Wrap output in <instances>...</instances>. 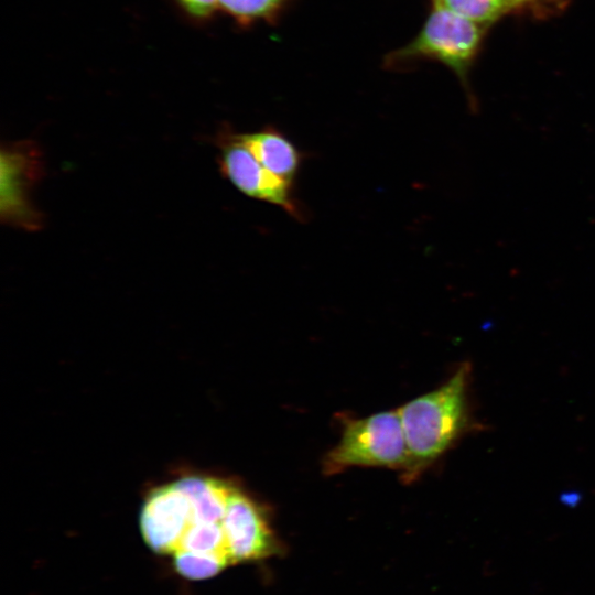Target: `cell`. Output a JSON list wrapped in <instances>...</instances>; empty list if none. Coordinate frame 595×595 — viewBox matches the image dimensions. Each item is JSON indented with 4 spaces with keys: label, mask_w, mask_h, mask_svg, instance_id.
I'll use <instances>...</instances> for the list:
<instances>
[{
    "label": "cell",
    "mask_w": 595,
    "mask_h": 595,
    "mask_svg": "<svg viewBox=\"0 0 595 595\" xmlns=\"http://www.w3.org/2000/svg\"><path fill=\"white\" fill-rule=\"evenodd\" d=\"M470 382L472 367L463 363L442 386L398 409L408 450L404 483L414 482L475 426Z\"/></svg>",
    "instance_id": "cell-1"
},
{
    "label": "cell",
    "mask_w": 595,
    "mask_h": 595,
    "mask_svg": "<svg viewBox=\"0 0 595 595\" xmlns=\"http://www.w3.org/2000/svg\"><path fill=\"white\" fill-rule=\"evenodd\" d=\"M407 459L399 410H391L343 421L342 436L326 454L323 469L326 475L338 474L349 467H386L401 473Z\"/></svg>",
    "instance_id": "cell-2"
},
{
    "label": "cell",
    "mask_w": 595,
    "mask_h": 595,
    "mask_svg": "<svg viewBox=\"0 0 595 595\" xmlns=\"http://www.w3.org/2000/svg\"><path fill=\"white\" fill-rule=\"evenodd\" d=\"M482 36V24L435 6L416 39L393 56L396 61L418 56L433 57L464 76Z\"/></svg>",
    "instance_id": "cell-3"
},
{
    "label": "cell",
    "mask_w": 595,
    "mask_h": 595,
    "mask_svg": "<svg viewBox=\"0 0 595 595\" xmlns=\"http://www.w3.org/2000/svg\"><path fill=\"white\" fill-rule=\"evenodd\" d=\"M220 170L245 195L277 205L295 219H304L303 212L293 195V184L268 171L239 134L223 139Z\"/></svg>",
    "instance_id": "cell-4"
},
{
    "label": "cell",
    "mask_w": 595,
    "mask_h": 595,
    "mask_svg": "<svg viewBox=\"0 0 595 595\" xmlns=\"http://www.w3.org/2000/svg\"><path fill=\"white\" fill-rule=\"evenodd\" d=\"M221 526L231 563L264 559L279 549L263 509L236 487L228 498Z\"/></svg>",
    "instance_id": "cell-5"
},
{
    "label": "cell",
    "mask_w": 595,
    "mask_h": 595,
    "mask_svg": "<svg viewBox=\"0 0 595 595\" xmlns=\"http://www.w3.org/2000/svg\"><path fill=\"white\" fill-rule=\"evenodd\" d=\"M193 522L192 505L175 483L153 490L140 516L143 540L159 554H174Z\"/></svg>",
    "instance_id": "cell-6"
},
{
    "label": "cell",
    "mask_w": 595,
    "mask_h": 595,
    "mask_svg": "<svg viewBox=\"0 0 595 595\" xmlns=\"http://www.w3.org/2000/svg\"><path fill=\"white\" fill-rule=\"evenodd\" d=\"M33 150L21 144L1 151V214L3 219L34 228L35 213L28 199L37 176L39 165Z\"/></svg>",
    "instance_id": "cell-7"
},
{
    "label": "cell",
    "mask_w": 595,
    "mask_h": 595,
    "mask_svg": "<svg viewBox=\"0 0 595 595\" xmlns=\"http://www.w3.org/2000/svg\"><path fill=\"white\" fill-rule=\"evenodd\" d=\"M239 136L268 171L293 184L303 156L289 138L275 128Z\"/></svg>",
    "instance_id": "cell-8"
},
{
    "label": "cell",
    "mask_w": 595,
    "mask_h": 595,
    "mask_svg": "<svg viewBox=\"0 0 595 595\" xmlns=\"http://www.w3.org/2000/svg\"><path fill=\"white\" fill-rule=\"evenodd\" d=\"M175 485L190 500L194 521L221 522L234 486L206 476H185Z\"/></svg>",
    "instance_id": "cell-9"
},
{
    "label": "cell",
    "mask_w": 595,
    "mask_h": 595,
    "mask_svg": "<svg viewBox=\"0 0 595 595\" xmlns=\"http://www.w3.org/2000/svg\"><path fill=\"white\" fill-rule=\"evenodd\" d=\"M173 555L176 572L193 581L209 578L230 563L226 555L215 553L180 550Z\"/></svg>",
    "instance_id": "cell-10"
},
{
    "label": "cell",
    "mask_w": 595,
    "mask_h": 595,
    "mask_svg": "<svg viewBox=\"0 0 595 595\" xmlns=\"http://www.w3.org/2000/svg\"><path fill=\"white\" fill-rule=\"evenodd\" d=\"M180 550L221 554L229 559L221 522L194 521L185 533L177 551Z\"/></svg>",
    "instance_id": "cell-11"
},
{
    "label": "cell",
    "mask_w": 595,
    "mask_h": 595,
    "mask_svg": "<svg viewBox=\"0 0 595 595\" xmlns=\"http://www.w3.org/2000/svg\"><path fill=\"white\" fill-rule=\"evenodd\" d=\"M434 2L435 6L479 24L490 23L512 8L511 0H434Z\"/></svg>",
    "instance_id": "cell-12"
},
{
    "label": "cell",
    "mask_w": 595,
    "mask_h": 595,
    "mask_svg": "<svg viewBox=\"0 0 595 595\" xmlns=\"http://www.w3.org/2000/svg\"><path fill=\"white\" fill-rule=\"evenodd\" d=\"M218 6L240 21L266 18L275 12L286 0H217Z\"/></svg>",
    "instance_id": "cell-13"
},
{
    "label": "cell",
    "mask_w": 595,
    "mask_h": 595,
    "mask_svg": "<svg viewBox=\"0 0 595 595\" xmlns=\"http://www.w3.org/2000/svg\"><path fill=\"white\" fill-rule=\"evenodd\" d=\"M177 2L193 17L207 18L217 8V0H177Z\"/></svg>",
    "instance_id": "cell-14"
},
{
    "label": "cell",
    "mask_w": 595,
    "mask_h": 595,
    "mask_svg": "<svg viewBox=\"0 0 595 595\" xmlns=\"http://www.w3.org/2000/svg\"><path fill=\"white\" fill-rule=\"evenodd\" d=\"M526 1H528V0H511L512 8L516 7V6H519V4L523 3V2H526Z\"/></svg>",
    "instance_id": "cell-15"
},
{
    "label": "cell",
    "mask_w": 595,
    "mask_h": 595,
    "mask_svg": "<svg viewBox=\"0 0 595 595\" xmlns=\"http://www.w3.org/2000/svg\"><path fill=\"white\" fill-rule=\"evenodd\" d=\"M512 4V3H511Z\"/></svg>",
    "instance_id": "cell-16"
}]
</instances>
